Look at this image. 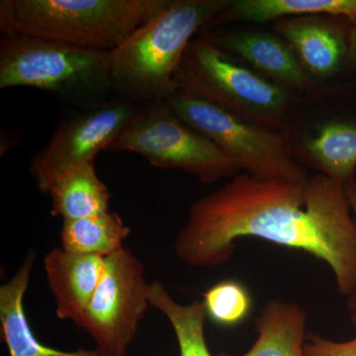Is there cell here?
<instances>
[{"mask_svg": "<svg viewBox=\"0 0 356 356\" xmlns=\"http://www.w3.org/2000/svg\"><path fill=\"white\" fill-rule=\"evenodd\" d=\"M243 236L308 252L331 267L339 294L356 292V221L337 180L320 173L304 182L236 175L193 203L175 254L191 266H220Z\"/></svg>", "mask_w": 356, "mask_h": 356, "instance_id": "1", "label": "cell"}, {"mask_svg": "<svg viewBox=\"0 0 356 356\" xmlns=\"http://www.w3.org/2000/svg\"><path fill=\"white\" fill-rule=\"evenodd\" d=\"M233 0H172L170 6L111 51L114 92L145 104L177 92L175 77L195 35Z\"/></svg>", "mask_w": 356, "mask_h": 356, "instance_id": "2", "label": "cell"}, {"mask_svg": "<svg viewBox=\"0 0 356 356\" xmlns=\"http://www.w3.org/2000/svg\"><path fill=\"white\" fill-rule=\"evenodd\" d=\"M172 0H2V34L113 51Z\"/></svg>", "mask_w": 356, "mask_h": 356, "instance_id": "3", "label": "cell"}, {"mask_svg": "<svg viewBox=\"0 0 356 356\" xmlns=\"http://www.w3.org/2000/svg\"><path fill=\"white\" fill-rule=\"evenodd\" d=\"M175 81L179 92L281 133L299 95L257 74L201 35L189 44Z\"/></svg>", "mask_w": 356, "mask_h": 356, "instance_id": "4", "label": "cell"}, {"mask_svg": "<svg viewBox=\"0 0 356 356\" xmlns=\"http://www.w3.org/2000/svg\"><path fill=\"white\" fill-rule=\"evenodd\" d=\"M32 88L86 107L114 92L111 51L26 34H2L0 88Z\"/></svg>", "mask_w": 356, "mask_h": 356, "instance_id": "5", "label": "cell"}, {"mask_svg": "<svg viewBox=\"0 0 356 356\" xmlns=\"http://www.w3.org/2000/svg\"><path fill=\"white\" fill-rule=\"evenodd\" d=\"M304 168L346 185L356 179V86H318L299 95L283 131Z\"/></svg>", "mask_w": 356, "mask_h": 356, "instance_id": "6", "label": "cell"}, {"mask_svg": "<svg viewBox=\"0 0 356 356\" xmlns=\"http://www.w3.org/2000/svg\"><path fill=\"white\" fill-rule=\"evenodd\" d=\"M165 103L184 123L212 140L250 177L300 182L310 177L292 156L283 133L179 91Z\"/></svg>", "mask_w": 356, "mask_h": 356, "instance_id": "7", "label": "cell"}, {"mask_svg": "<svg viewBox=\"0 0 356 356\" xmlns=\"http://www.w3.org/2000/svg\"><path fill=\"white\" fill-rule=\"evenodd\" d=\"M106 151L138 154L154 168L184 170L207 184L242 170L212 140L184 123L165 102L138 110Z\"/></svg>", "mask_w": 356, "mask_h": 356, "instance_id": "8", "label": "cell"}, {"mask_svg": "<svg viewBox=\"0 0 356 356\" xmlns=\"http://www.w3.org/2000/svg\"><path fill=\"white\" fill-rule=\"evenodd\" d=\"M144 266L128 248L105 259L104 273L79 327L102 356H125L149 308Z\"/></svg>", "mask_w": 356, "mask_h": 356, "instance_id": "9", "label": "cell"}, {"mask_svg": "<svg viewBox=\"0 0 356 356\" xmlns=\"http://www.w3.org/2000/svg\"><path fill=\"white\" fill-rule=\"evenodd\" d=\"M138 110L124 98L105 99L60 124L32 158L31 172L39 191L47 194L55 178L70 168L95 163L96 154L108 149Z\"/></svg>", "mask_w": 356, "mask_h": 356, "instance_id": "10", "label": "cell"}, {"mask_svg": "<svg viewBox=\"0 0 356 356\" xmlns=\"http://www.w3.org/2000/svg\"><path fill=\"white\" fill-rule=\"evenodd\" d=\"M351 26L339 18L314 15L285 18L273 27L292 47L312 81L324 86L346 72Z\"/></svg>", "mask_w": 356, "mask_h": 356, "instance_id": "11", "label": "cell"}, {"mask_svg": "<svg viewBox=\"0 0 356 356\" xmlns=\"http://www.w3.org/2000/svg\"><path fill=\"white\" fill-rule=\"evenodd\" d=\"M202 31L201 36L222 51L296 95L310 92L318 86L307 74L292 47L277 33L257 29Z\"/></svg>", "mask_w": 356, "mask_h": 356, "instance_id": "12", "label": "cell"}, {"mask_svg": "<svg viewBox=\"0 0 356 356\" xmlns=\"http://www.w3.org/2000/svg\"><path fill=\"white\" fill-rule=\"evenodd\" d=\"M105 259L100 255L74 254L58 248L46 254L44 269L58 318L81 324L102 281Z\"/></svg>", "mask_w": 356, "mask_h": 356, "instance_id": "13", "label": "cell"}, {"mask_svg": "<svg viewBox=\"0 0 356 356\" xmlns=\"http://www.w3.org/2000/svg\"><path fill=\"white\" fill-rule=\"evenodd\" d=\"M35 254L31 252L20 268L0 287V324L4 343L10 356H102L97 350L63 351L40 343L33 334L23 301L29 285Z\"/></svg>", "mask_w": 356, "mask_h": 356, "instance_id": "14", "label": "cell"}, {"mask_svg": "<svg viewBox=\"0 0 356 356\" xmlns=\"http://www.w3.org/2000/svg\"><path fill=\"white\" fill-rule=\"evenodd\" d=\"M327 15L356 25V0H233L204 29L232 22L255 24L276 22L285 18Z\"/></svg>", "mask_w": 356, "mask_h": 356, "instance_id": "15", "label": "cell"}, {"mask_svg": "<svg viewBox=\"0 0 356 356\" xmlns=\"http://www.w3.org/2000/svg\"><path fill=\"white\" fill-rule=\"evenodd\" d=\"M308 314L303 307L270 300L257 318V341L242 356H305ZM217 356H231L219 353Z\"/></svg>", "mask_w": 356, "mask_h": 356, "instance_id": "16", "label": "cell"}, {"mask_svg": "<svg viewBox=\"0 0 356 356\" xmlns=\"http://www.w3.org/2000/svg\"><path fill=\"white\" fill-rule=\"evenodd\" d=\"M47 194L51 196V215L67 220L83 219L108 212L110 193L95 172V163L70 168L55 178Z\"/></svg>", "mask_w": 356, "mask_h": 356, "instance_id": "17", "label": "cell"}, {"mask_svg": "<svg viewBox=\"0 0 356 356\" xmlns=\"http://www.w3.org/2000/svg\"><path fill=\"white\" fill-rule=\"evenodd\" d=\"M131 229L117 213L104 212L83 219L64 221L62 248L74 254L107 257L123 250Z\"/></svg>", "mask_w": 356, "mask_h": 356, "instance_id": "18", "label": "cell"}, {"mask_svg": "<svg viewBox=\"0 0 356 356\" xmlns=\"http://www.w3.org/2000/svg\"><path fill=\"white\" fill-rule=\"evenodd\" d=\"M149 302L170 321L177 336L180 356H212L206 343L204 325L207 313L203 302L178 304L159 281L149 284Z\"/></svg>", "mask_w": 356, "mask_h": 356, "instance_id": "19", "label": "cell"}, {"mask_svg": "<svg viewBox=\"0 0 356 356\" xmlns=\"http://www.w3.org/2000/svg\"><path fill=\"white\" fill-rule=\"evenodd\" d=\"M206 313L213 322L222 327H234L242 323L252 310L250 293L235 280H224L203 294Z\"/></svg>", "mask_w": 356, "mask_h": 356, "instance_id": "20", "label": "cell"}, {"mask_svg": "<svg viewBox=\"0 0 356 356\" xmlns=\"http://www.w3.org/2000/svg\"><path fill=\"white\" fill-rule=\"evenodd\" d=\"M351 321L356 327V311L350 312ZM305 356H356V337L344 343H336L317 334L307 336Z\"/></svg>", "mask_w": 356, "mask_h": 356, "instance_id": "21", "label": "cell"}, {"mask_svg": "<svg viewBox=\"0 0 356 356\" xmlns=\"http://www.w3.org/2000/svg\"><path fill=\"white\" fill-rule=\"evenodd\" d=\"M346 72L355 74V79H356V25L351 26L348 60H346Z\"/></svg>", "mask_w": 356, "mask_h": 356, "instance_id": "22", "label": "cell"}, {"mask_svg": "<svg viewBox=\"0 0 356 356\" xmlns=\"http://www.w3.org/2000/svg\"><path fill=\"white\" fill-rule=\"evenodd\" d=\"M346 191L348 201H350L351 211H353L356 218V179L351 184L346 185ZM348 308L350 309V312L356 311V292L348 297Z\"/></svg>", "mask_w": 356, "mask_h": 356, "instance_id": "23", "label": "cell"}, {"mask_svg": "<svg viewBox=\"0 0 356 356\" xmlns=\"http://www.w3.org/2000/svg\"><path fill=\"white\" fill-rule=\"evenodd\" d=\"M353 83L356 86V79H353Z\"/></svg>", "mask_w": 356, "mask_h": 356, "instance_id": "24", "label": "cell"}]
</instances>
